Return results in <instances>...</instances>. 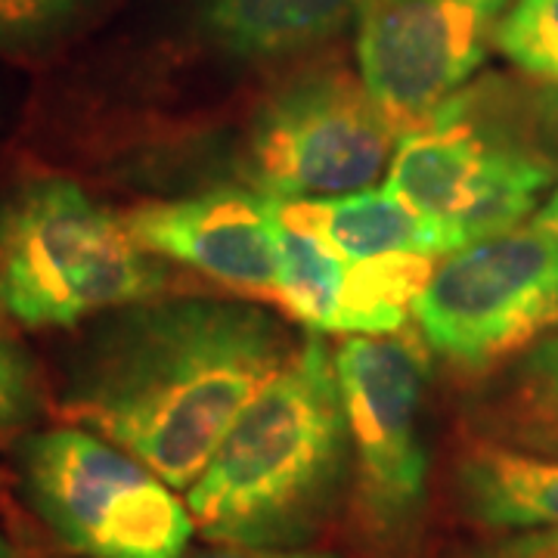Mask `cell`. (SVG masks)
I'll use <instances>...</instances> for the list:
<instances>
[{
    "instance_id": "obj_1",
    "label": "cell",
    "mask_w": 558,
    "mask_h": 558,
    "mask_svg": "<svg viewBox=\"0 0 558 558\" xmlns=\"http://www.w3.org/2000/svg\"><path fill=\"white\" fill-rule=\"evenodd\" d=\"M299 344L289 326L258 304L161 295L134 301L84 348L65 410L165 484L186 490Z\"/></svg>"
},
{
    "instance_id": "obj_2",
    "label": "cell",
    "mask_w": 558,
    "mask_h": 558,
    "mask_svg": "<svg viewBox=\"0 0 558 558\" xmlns=\"http://www.w3.org/2000/svg\"><path fill=\"white\" fill-rule=\"evenodd\" d=\"M348 490L351 438L336 360L311 336L248 400L183 502L208 543L307 546Z\"/></svg>"
},
{
    "instance_id": "obj_3",
    "label": "cell",
    "mask_w": 558,
    "mask_h": 558,
    "mask_svg": "<svg viewBox=\"0 0 558 558\" xmlns=\"http://www.w3.org/2000/svg\"><path fill=\"white\" fill-rule=\"evenodd\" d=\"M168 279L124 218L75 180H28L0 202V311L28 329L156 299Z\"/></svg>"
},
{
    "instance_id": "obj_4",
    "label": "cell",
    "mask_w": 558,
    "mask_h": 558,
    "mask_svg": "<svg viewBox=\"0 0 558 558\" xmlns=\"http://www.w3.org/2000/svg\"><path fill=\"white\" fill-rule=\"evenodd\" d=\"M332 360L351 438L348 515L360 558H418L428 512V348L400 329L341 341Z\"/></svg>"
},
{
    "instance_id": "obj_5",
    "label": "cell",
    "mask_w": 558,
    "mask_h": 558,
    "mask_svg": "<svg viewBox=\"0 0 558 558\" xmlns=\"http://www.w3.org/2000/svg\"><path fill=\"white\" fill-rule=\"evenodd\" d=\"M20 475L35 515L84 558H183L196 534L174 487L97 432L25 438Z\"/></svg>"
},
{
    "instance_id": "obj_6",
    "label": "cell",
    "mask_w": 558,
    "mask_h": 558,
    "mask_svg": "<svg viewBox=\"0 0 558 558\" xmlns=\"http://www.w3.org/2000/svg\"><path fill=\"white\" fill-rule=\"evenodd\" d=\"M432 354L481 379L558 329V240L534 223L462 245L413 301Z\"/></svg>"
},
{
    "instance_id": "obj_7",
    "label": "cell",
    "mask_w": 558,
    "mask_h": 558,
    "mask_svg": "<svg viewBox=\"0 0 558 558\" xmlns=\"http://www.w3.org/2000/svg\"><path fill=\"white\" fill-rule=\"evenodd\" d=\"M395 128L366 84L339 62L282 78L248 121L245 165L277 202L373 186L395 156Z\"/></svg>"
},
{
    "instance_id": "obj_8",
    "label": "cell",
    "mask_w": 558,
    "mask_h": 558,
    "mask_svg": "<svg viewBox=\"0 0 558 558\" xmlns=\"http://www.w3.org/2000/svg\"><path fill=\"white\" fill-rule=\"evenodd\" d=\"M515 0H363L357 72L395 134L422 128L487 60Z\"/></svg>"
},
{
    "instance_id": "obj_9",
    "label": "cell",
    "mask_w": 558,
    "mask_h": 558,
    "mask_svg": "<svg viewBox=\"0 0 558 558\" xmlns=\"http://www.w3.org/2000/svg\"><path fill=\"white\" fill-rule=\"evenodd\" d=\"M131 236L159 258L193 267L248 295H274L279 274L277 199L218 186L183 199L149 202L124 215Z\"/></svg>"
},
{
    "instance_id": "obj_10",
    "label": "cell",
    "mask_w": 558,
    "mask_h": 558,
    "mask_svg": "<svg viewBox=\"0 0 558 558\" xmlns=\"http://www.w3.org/2000/svg\"><path fill=\"white\" fill-rule=\"evenodd\" d=\"M277 215L286 227L314 233L344 258H444L457 252V242L438 220L418 211L395 186H363L341 196L277 202Z\"/></svg>"
},
{
    "instance_id": "obj_11",
    "label": "cell",
    "mask_w": 558,
    "mask_h": 558,
    "mask_svg": "<svg viewBox=\"0 0 558 558\" xmlns=\"http://www.w3.org/2000/svg\"><path fill=\"white\" fill-rule=\"evenodd\" d=\"M450 502L484 534L558 527V459L465 438L450 462Z\"/></svg>"
},
{
    "instance_id": "obj_12",
    "label": "cell",
    "mask_w": 558,
    "mask_h": 558,
    "mask_svg": "<svg viewBox=\"0 0 558 558\" xmlns=\"http://www.w3.org/2000/svg\"><path fill=\"white\" fill-rule=\"evenodd\" d=\"M465 438L558 459V332L481 376L462 400Z\"/></svg>"
},
{
    "instance_id": "obj_13",
    "label": "cell",
    "mask_w": 558,
    "mask_h": 558,
    "mask_svg": "<svg viewBox=\"0 0 558 558\" xmlns=\"http://www.w3.org/2000/svg\"><path fill=\"white\" fill-rule=\"evenodd\" d=\"M363 0H202V28L236 60H277L339 35Z\"/></svg>"
},
{
    "instance_id": "obj_14",
    "label": "cell",
    "mask_w": 558,
    "mask_h": 558,
    "mask_svg": "<svg viewBox=\"0 0 558 558\" xmlns=\"http://www.w3.org/2000/svg\"><path fill=\"white\" fill-rule=\"evenodd\" d=\"M497 50L524 75L558 87V0H515L499 22Z\"/></svg>"
},
{
    "instance_id": "obj_15",
    "label": "cell",
    "mask_w": 558,
    "mask_h": 558,
    "mask_svg": "<svg viewBox=\"0 0 558 558\" xmlns=\"http://www.w3.org/2000/svg\"><path fill=\"white\" fill-rule=\"evenodd\" d=\"M100 0H0V53H32L65 38Z\"/></svg>"
},
{
    "instance_id": "obj_16",
    "label": "cell",
    "mask_w": 558,
    "mask_h": 558,
    "mask_svg": "<svg viewBox=\"0 0 558 558\" xmlns=\"http://www.w3.org/2000/svg\"><path fill=\"white\" fill-rule=\"evenodd\" d=\"M440 558H558V527L487 534L450 546Z\"/></svg>"
},
{
    "instance_id": "obj_17",
    "label": "cell",
    "mask_w": 558,
    "mask_h": 558,
    "mask_svg": "<svg viewBox=\"0 0 558 558\" xmlns=\"http://www.w3.org/2000/svg\"><path fill=\"white\" fill-rule=\"evenodd\" d=\"M25 403V373L16 351L0 341V428L22 413Z\"/></svg>"
},
{
    "instance_id": "obj_18",
    "label": "cell",
    "mask_w": 558,
    "mask_h": 558,
    "mask_svg": "<svg viewBox=\"0 0 558 558\" xmlns=\"http://www.w3.org/2000/svg\"><path fill=\"white\" fill-rule=\"evenodd\" d=\"M183 558H336L329 553H307L304 546H227V543H211L205 549H196Z\"/></svg>"
},
{
    "instance_id": "obj_19",
    "label": "cell",
    "mask_w": 558,
    "mask_h": 558,
    "mask_svg": "<svg viewBox=\"0 0 558 558\" xmlns=\"http://www.w3.org/2000/svg\"><path fill=\"white\" fill-rule=\"evenodd\" d=\"M531 223H534V227H539V230H546L549 236H556L558 240V186L553 190V193H549V199L543 202L537 211H534Z\"/></svg>"
},
{
    "instance_id": "obj_20",
    "label": "cell",
    "mask_w": 558,
    "mask_h": 558,
    "mask_svg": "<svg viewBox=\"0 0 558 558\" xmlns=\"http://www.w3.org/2000/svg\"><path fill=\"white\" fill-rule=\"evenodd\" d=\"M0 558H7V543H3V534H0Z\"/></svg>"
}]
</instances>
